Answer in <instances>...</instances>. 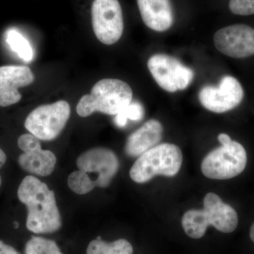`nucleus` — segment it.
<instances>
[{
  "label": "nucleus",
  "instance_id": "nucleus-1",
  "mask_svg": "<svg viewBox=\"0 0 254 254\" xmlns=\"http://www.w3.org/2000/svg\"><path fill=\"white\" fill-rule=\"evenodd\" d=\"M18 198L28 209L26 227L35 234L53 233L62 227L55 192L36 177H25L18 189Z\"/></svg>",
  "mask_w": 254,
  "mask_h": 254
},
{
  "label": "nucleus",
  "instance_id": "nucleus-2",
  "mask_svg": "<svg viewBox=\"0 0 254 254\" xmlns=\"http://www.w3.org/2000/svg\"><path fill=\"white\" fill-rule=\"evenodd\" d=\"M203 210H188L182 217V227L190 238H201L210 225L224 233L236 230L238 225L237 212L224 203L219 195L212 192L207 193L203 199Z\"/></svg>",
  "mask_w": 254,
  "mask_h": 254
},
{
  "label": "nucleus",
  "instance_id": "nucleus-3",
  "mask_svg": "<svg viewBox=\"0 0 254 254\" xmlns=\"http://www.w3.org/2000/svg\"><path fill=\"white\" fill-rule=\"evenodd\" d=\"M132 98L133 91L126 82L117 78H104L95 83L91 94L82 97L76 112L82 118L95 112L116 115L131 103Z\"/></svg>",
  "mask_w": 254,
  "mask_h": 254
},
{
  "label": "nucleus",
  "instance_id": "nucleus-4",
  "mask_svg": "<svg viewBox=\"0 0 254 254\" xmlns=\"http://www.w3.org/2000/svg\"><path fill=\"white\" fill-rule=\"evenodd\" d=\"M183 155L178 145L162 143L140 155L130 170L129 175L138 184L150 181L157 175L174 177L180 171Z\"/></svg>",
  "mask_w": 254,
  "mask_h": 254
},
{
  "label": "nucleus",
  "instance_id": "nucleus-5",
  "mask_svg": "<svg viewBox=\"0 0 254 254\" xmlns=\"http://www.w3.org/2000/svg\"><path fill=\"white\" fill-rule=\"evenodd\" d=\"M218 141L221 146L212 150L202 161V173L208 178L217 180L238 176L247 166L245 148L226 133L219 134Z\"/></svg>",
  "mask_w": 254,
  "mask_h": 254
},
{
  "label": "nucleus",
  "instance_id": "nucleus-6",
  "mask_svg": "<svg viewBox=\"0 0 254 254\" xmlns=\"http://www.w3.org/2000/svg\"><path fill=\"white\" fill-rule=\"evenodd\" d=\"M70 113V105L65 100L41 105L28 115L25 127L40 140L52 141L63 131L69 119Z\"/></svg>",
  "mask_w": 254,
  "mask_h": 254
},
{
  "label": "nucleus",
  "instance_id": "nucleus-7",
  "mask_svg": "<svg viewBox=\"0 0 254 254\" xmlns=\"http://www.w3.org/2000/svg\"><path fill=\"white\" fill-rule=\"evenodd\" d=\"M148 67L157 83L165 91H183L193 81L194 72L174 57L156 54L150 57Z\"/></svg>",
  "mask_w": 254,
  "mask_h": 254
},
{
  "label": "nucleus",
  "instance_id": "nucleus-8",
  "mask_svg": "<svg viewBox=\"0 0 254 254\" xmlns=\"http://www.w3.org/2000/svg\"><path fill=\"white\" fill-rule=\"evenodd\" d=\"M92 25L96 38L105 45L116 43L123 36V9L118 0H94Z\"/></svg>",
  "mask_w": 254,
  "mask_h": 254
},
{
  "label": "nucleus",
  "instance_id": "nucleus-9",
  "mask_svg": "<svg viewBox=\"0 0 254 254\" xmlns=\"http://www.w3.org/2000/svg\"><path fill=\"white\" fill-rule=\"evenodd\" d=\"M245 96L243 87L236 78L223 76L218 86H205L198 93V99L203 107L215 113H224L235 109Z\"/></svg>",
  "mask_w": 254,
  "mask_h": 254
},
{
  "label": "nucleus",
  "instance_id": "nucleus-10",
  "mask_svg": "<svg viewBox=\"0 0 254 254\" xmlns=\"http://www.w3.org/2000/svg\"><path fill=\"white\" fill-rule=\"evenodd\" d=\"M215 48L222 54L244 59L254 55V28L246 24H234L220 28L214 35Z\"/></svg>",
  "mask_w": 254,
  "mask_h": 254
},
{
  "label": "nucleus",
  "instance_id": "nucleus-11",
  "mask_svg": "<svg viewBox=\"0 0 254 254\" xmlns=\"http://www.w3.org/2000/svg\"><path fill=\"white\" fill-rule=\"evenodd\" d=\"M78 170L87 175L95 174L96 187L106 188L118 172L120 163L113 150L95 148L82 153L76 160Z\"/></svg>",
  "mask_w": 254,
  "mask_h": 254
},
{
  "label": "nucleus",
  "instance_id": "nucleus-12",
  "mask_svg": "<svg viewBox=\"0 0 254 254\" xmlns=\"http://www.w3.org/2000/svg\"><path fill=\"white\" fill-rule=\"evenodd\" d=\"M34 75L26 66H0V107L16 104L21 99L18 88L29 86Z\"/></svg>",
  "mask_w": 254,
  "mask_h": 254
},
{
  "label": "nucleus",
  "instance_id": "nucleus-13",
  "mask_svg": "<svg viewBox=\"0 0 254 254\" xmlns=\"http://www.w3.org/2000/svg\"><path fill=\"white\" fill-rule=\"evenodd\" d=\"M142 20L155 31H168L173 26L174 14L170 0H137Z\"/></svg>",
  "mask_w": 254,
  "mask_h": 254
},
{
  "label": "nucleus",
  "instance_id": "nucleus-14",
  "mask_svg": "<svg viewBox=\"0 0 254 254\" xmlns=\"http://www.w3.org/2000/svg\"><path fill=\"white\" fill-rule=\"evenodd\" d=\"M163 127L156 120L146 122L127 139L125 151L131 157L140 156L158 145L163 138Z\"/></svg>",
  "mask_w": 254,
  "mask_h": 254
},
{
  "label": "nucleus",
  "instance_id": "nucleus-15",
  "mask_svg": "<svg viewBox=\"0 0 254 254\" xmlns=\"http://www.w3.org/2000/svg\"><path fill=\"white\" fill-rule=\"evenodd\" d=\"M18 161L25 171L37 176L47 177L54 171L57 158L50 150L41 149L22 153Z\"/></svg>",
  "mask_w": 254,
  "mask_h": 254
},
{
  "label": "nucleus",
  "instance_id": "nucleus-16",
  "mask_svg": "<svg viewBox=\"0 0 254 254\" xmlns=\"http://www.w3.org/2000/svg\"><path fill=\"white\" fill-rule=\"evenodd\" d=\"M133 247L128 241L120 239L113 242H106L98 237L90 242L86 254H132Z\"/></svg>",
  "mask_w": 254,
  "mask_h": 254
},
{
  "label": "nucleus",
  "instance_id": "nucleus-17",
  "mask_svg": "<svg viewBox=\"0 0 254 254\" xmlns=\"http://www.w3.org/2000/svg\"><path fill=\"white\" fill-rule=\"evenodd\" d=\"M6 42L11 50L20 58L26 62H31L33 58V48L29 41L21 33L15 29L6 33Z\"/></svg>",
  "mask_w": 254,
  "mask_h": 254
},
{
  "label": "nucleus",
  "instance_id": "nucleus-18",
  "mask_svg": "<svg viewBox=\"0 0 254 254\" xmlns=\"http://www.w3.org/2000/svg\"><path fill=\"white\" fill-rule=\"evenodd\" d=\"M25 254H63L56 242L42 237H32L26 243Z\"/></svg>",
  "mask_w": 254,
  "mask_h": 254
},
{
  "label": "nucleus",
  "instance_id": "nucleus-19",
  "mask_svg": "<svg viewBox=\"0 0 254 254\" xmlns=\"http://www.w3.org/2000/svg\"><path fill=\"white\" fill-rule=\"evenodd\" d=\"M144 114V108L139 102L131 101L129 105L116 115L114 122L120 128H124L128 120L134 122L141 121Z\"/></svg>",
  "mask_w": 254,
  "mask_h": 254
},
{
  "label": "nucleus",
  "instance_id": "nucleus-20",
  "mask_svg": "<svg viewBox=\"0 0 254 254\" xmlns=\"http://www.w3.org/2000/svg\"><path fill=\"white\" fill-rule=\"evenodd\" d=\"M67 183L70 190L79 195L86 194L95 188L91 178L81 170L70 174Z\"/></svg>",
  "mask_w": 254,
  "mask_h": 254
},
{
  "label": "nucleus",
  "instance_id": "nucleus-21",
  "mask_svg": "<svg viewBox=\"0 0 254 254\" xmlns=\"http://www.w3.org/2000/svg\"><path fill=\"white\" fill-rule=\"evenodd\" d=\"M229 8L232 14L251 16L254 14V0H230Z\"/></svg>",
  "mask_w": 254,
  "mask_h": 254
},
{
  "label": "nucleus",
  "instance_id": "nucleus-22",
  "mask_svg": "<svg viewBox=\"0 0 254 254\" xmlns=\"http://www.w3.org/2000/svg\"><path fill=\"white\" fill-rule=\"evenodd\" d=\"M18 146L24 153L42 149L40 139L32 133H25L18 138Z\"/></svg>",
  "mask_w": 254,
  "mask_h": 254
},
{
  "label": "nucleus",
  "instance_id": "nucleus-23",
  "mask_svg": "<svg viewBox=\"0 0 254 254\" xmlns=\"http://www.w3.org/2000/svg\"><path fill=\"white\" fill-rule=\"evenodd\" d=\"M0 254H20L14 247L6 245L0 240Z\"/></svg>",
  "mask_w": 254,
  "mask_h": 254
},
{
  "label": "nucleus",
  "instance_id": "nucleus-24",
  "mask_svg": "<svg viewBox=\"0 0 254 254\" xmlns=\"http://www.w3.org/2000/svg\"><path fill=\"white\" fill-rule=\"evenodd\" d=\"M6 160V154L0 148V168L4 165L5 162Z\"/></svg>",
  "mask_w": 254,
  "mask_h": 254
},
{
  "label": "nucleus",
  "instance_id": "nucleus-25",
  "mask_svg": "<svg viewBox=\"0 0 254 254\" xmlns=\"http://www.w3.org/2000/svg\"><path fill=\"white\" fill-rule=\"evenodd\" d=\"M250 238L254 242V223L252 225L250 229Z\"/></svg>",
  "mask_w": 254,
  "mask_h": 254
},
{
  "label": "nucleus",
  "instance_id": "nucleus-26",
  "mask_svg": "<svg viewBox=\"0 0 254 254\" xmlns=\"http://www.w3.org/2000/svg\"><path fill=\"white\" fill-rule=\"evenodd\" d=\"M14 225L15 228H17V227H18V222H15L14 223Z\"/></svg>",
  "mask_w": 254,
  "mask_h": 254
},
{
  "label": "nucleus",
  "instance_id": "nucleus-27",
  "mask_svg": "<svg viewBox=\"0 0 254 254\" xmlns=\"http://www.w3.org/2000/svg\"><path fill=\"white\" fill-rule=\"evenodd\" d=\"M1 176H0V187H1Z\"/></svg>",
  "mask_w": 254,
  "mask_h": 254
}]
</instances>
